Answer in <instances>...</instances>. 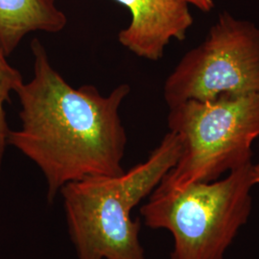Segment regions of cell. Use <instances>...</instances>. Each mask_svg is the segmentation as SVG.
Masks as SVG:
<instances>
[{
  "mask_svg": "<svg viewBox=\"0 0 259 259\" xmlns=\"http://www.w3.org/2000/svg\"><path fill=\"white\" fill-rule=\"evenodd\" d=\"M7 56L0 47V161L8 145L10 132L6 117L5 105L10 102V96L23 83L22 75L17 68L10 65Z\"/></svg>",
  "mask_w": 259,
  "mask_h": 259,
  "instance_id": "cell-8",
  "label": "cell"
},
{
  "mask_svg": "<svg viewBox=\"0 0 259 259\" xmlns=\"http://www.w3.org/2000/svg\"><path fill=\"white\" fill-rule=\"evenodd\" d=\"M167 121L180 139L181 155L157 189L214 182L252 162L251 147L259 139V93L181 103L169 108Z\"/></svg>",
  "mask_w": 259,
  "mask_h": 259,
  "instance_id": "cell-4",
  "label": "cell"
},
{
  "mask_svg": "<svg viewBox=\"0 0 259 259\" xmlns=\"http://www.w3.org/2000/svg\"><path fill=\"white\" fill-rule=\"evenodd\" d=\"M259 93V27L223 12L204 41L167 77L163 96L173 107L189 100Z\"/></svg>",
  "mask_w": 259,
  "mask_h": 259,
  "instance_id": "cell-5",
  "label": "cell"
},
{
  "mask_svg": "<svg viewBox=\"0 0 259 259\" xmlns=\"http://www.w3.org/2000/svg\"><path fill=\"white\" fill-rule=\"evenodd\" d=\"M31 50L33 77L15 93L21 128L10 132L8 145L40 169L48 201L70 183L122 174L127 134L119 109L129 84L107 96L92 84L73 88L53 67L38 38H33Z\"/></svg>",
  "mask_w": 259,
  "mask_h": 259,
  "instance_id": "cell-1",
  "label": "cell"
},
{
  "mask_svg": "<svg viewBox=\"0 0 259 259\" xmlns=\"http://www.w3.org/2000/svg\"><path fill=\"white\" fill-rule=\"evenodd\" d=\"M188 5H193L204 13H208L214 8L213 0H184Z\"/></svg>",
  "mask_w": 259,
  "mask_h": 259,
  "instance_id": "cell-9",
  "label": "cell"
},
{
  "mask_svg": "<svg viewBox=\"0 0 259 259\" xmlns=\"http://www.w3.org/2000/svg\"><path fill=\"white\" fill-rule=\"evenodd\" d=\"M66 24L56 0H0V47L7 57L28 34L59 33Z\"/></svg>",
  "mask_w": 259,
  "mask_h": 259,
  "instance_id": "cell-7",
  "label": "cell"
},
{
  "mask_svg": "<svg viewBox=\"0 0 259 259\" xmlns=\"http://www.w3.org/2000/svg\"><path fill=\"white\" fill-rule=\"evenodd\" d=\"M181 142L167 133L148 158L116 176L93 177L65 185L63 198L68 232L78 259H146L140 223L133 209L175 166Z\"/></svg>",
  "mask_w": 259,
  "mask_h": 259,
  "instance_id": "cell-2",
  "label": "cell"
},
{
  "mask_svg": "<svg viewBox=\"0 0 259 259\" xmlns=\"http://www.w3.org/2000/svg\"><path fill=\"white\" fill-rule=\"evenodd\" d=\"M129 9L132 20L121 30L118 40L139 58L158 61L175 38L184 40L193 24L189 5L184 0H114Z\"/></svg>",
  "mask_w": 259,
  "mask_h": 259,
  "instance_id": "cell-6",
  "label": "cell"
},
{
  "mask_svg": "<svg viewBox=\"0 0 259 259\" xmlns=\"http://www.w3.org/2000/svg\"><path fill=\"white\" fill-rule=\"evenodd\" d=\"M252 179L254 185H259V162L252 166Z\"/></svg>",
  "mask_w": 259,
  "mask_h": 259,
  "instance_id": "cell-10",
  "label": "cell"
},
{
  "mask_svg": "<svg viewBox=\"0 0 259 259\" xmlns=\"http://www.w3.org/2000/svg\"><path fill=\"white\" fill-rule=\"evenodd\" d=\"M252 166L214 182L152 192L140 214L150 229L171 233V259H224L251 213Z\"/></svg>",
  "mask_w": 259,
  "mask_h": 259,
  "instance_id": "cell-3",
  "label": "cell"
}]
</instances>
